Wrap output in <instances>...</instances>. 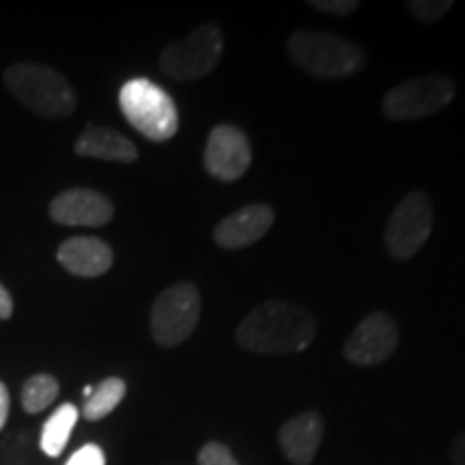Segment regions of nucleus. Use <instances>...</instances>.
I'll return each mask as SVG.
<instances>
[{
	"instance_id": "412c9836",
	"label": "nucleus",
	"mask_w": 465,
	"mask_h": 465,
	"mask_svg": "<svg viewBox=\"0 0 465 465\" xmlns=\"http://www.w3.org/2000/svg\"><path fill=\"white\" fill-rule=\"evenodd\" d=\"M308 7L322 11V14H328V15L345 17V15L356 14L360 3L358 0H308Z\"/></svg>"
},
{
	"instance_id": "f8f14e48",
	"label": "nucleus",
	"mask_w": 465,
	"mask_h": 465,
	"mask_svg": "<svg viewBox=\"0 0 465 465\" xmlns=\"http://www.w3.org/2000/svg\"><path fill=\"white\" fill-rule=\"evenodd\" d=\"M276 213L270 205H248L232 212L213 231V242L224 250H240L259 242L274 224Z\"/></svg>"
},
{
	"instance_id": "6ab92c4d",
	"label": "nucleus",
	"mask_w": 465,
	"mask_h": 465,
	"mask_svg": "<svg viewBox=\"0 0 465 465\" xmlns=\"http://www.w3.org/2000/svg\"><path fill=\"white\" fill-rule=\"evenodd\" d=\"M452 7H455L452 0H410L407 3L410 14L422 25H433V22L441 20Z\"/></svg>"
},
{
	"instance_id": "a878e982",
	"label": "nucleus",
	"mask_w": 465,
	"mask_h": 465,
	"mask_svg": "<svg viewBox=\"0 0 465 465\" xmlns=\"http://www.w3.org/2000/svg\"><path fill=\"white\" fill-rule=\"evenodd\" d=\"M93 391H95V388L86 386V388H84V391H83V392H84V397H86V399H89V397H91V394H93Z\"/></svg>"
},
{
	"instance_id": "1a4fd4ad",
	"label": "nucleus",
	"mask_w": 465,
	"mask_h": 465,
	"mask_svg": "<svg viewBox=\"0 0 465 465\" xmlns=\"http://www.w3.org/2000/svg\"><path fill=\"white\" fill-rule=\"evenodd\" d=\"M399 345V328L388 312H373L358 323L349 334L342 353L358 366H375L386 362Z\"/></svg>"
},
{
	"instance_id": "6e6552de",
	"label": "nucleus",
	"mask_w": 465,
	"mask_h": 465,
	"mask_svg": "<svg viewBox=\"0 0 465 465\" xmlns=\"http://www.w3.org/2000/svg\"><path fill=\"white\" fill-rule=\"evenodd\" d=\"M433 231V203L427 192L414 190L405 194L388 220L383 242L394 259H411L418 254Z\"/></svg>"
},
{
	"instance_id": "dca6fc26",
	"label": "nucleus",
	"mask_w": 465,
	"mask_h": 465,
	"mask_svg": "<svg viewBox=\"0 0 465 465\" xmlns=\"http://www.w3.org/2000/svg\"><path fill=\"white\" fill-rule=\"evenodd\" d=\"M75 422H78V407L72 403L58 407L54 414L48 418L42 431V450L45 455L58 457L65 450Z\"/></svg>"
},
{
	"instance_id": "a211bd4d",
	"label": "nucleus",
	"mask_w": 465,
	"mask_h": 465,
	"mask_svg": "<svg viewBox=\"0 0 465 465\" xmlns=\"http://www.w3.org/2000/svg\"><path fill=\"white\" fill-rule=\"evenodd\" d=\"M58 394V381L52 375H35L22 388V407L28 414H39Z\"/></svg>"
},
{
	"instance_id": "ddd939ff",
	"label": "nucleus",
	"mask_w": 465,
	"mask_h": 465,
	"mask_svg": "<svg viewBox=\"0 0 465 465\" xmlns=\"http://www.w3.org/2000/svg\"><path fill=\"white\" fill-rule=\"evenodd\" d=\"M323 438V418L317 411L293 416L278 431V444L293 465H308L315 459Z\"/></svg>"
},
{
	"instance_id": "f257e3e1",
	"label": "nucleus",
	"mask_w": 465,
	"mask_h": 465,
	"mask_svg": "<svg viewBox=\"0 0 465 465\" xmlns=\"http://www.w3.org/2000/svg\"><path fill=\"white\" fill-rule=\"evenodd\" d=\"M317 322L311 311L282 300H267L254 306L235 332V341L250 353L278 356L311 347Z\"/></svg>"
},
{
	"instance_id": "0eeeda50",
	"label": "nucleus",
	"mask_w": 465,
	"mask_h": 465,
	"mask_svg": "<svg viewBox=\"0 0 465 465\" xmlns=\"http://www.w3.org/2000/svg\"><path fill=\"white\" fill-rule=\"evenodd\" d=\"M224 39L216 25H203L160 54V67L174 80H199L212 74L223 58Z\"/></svg>"
},
{
	"instance_id": "5701e85b",
	"label": "nucleus",
	"mask_w": 465,
	"mask_h": 465,
	"mask_svg": "<svg viewBox=\"0 0 465 465\" xmlns=\"http://www.w3.org/2000/svg\"><path fill=\"white\" fill-rule=\"evenodd\" d=\"M452 465H465V433H459L450 444Z\"/></svg>"
},
{
	"instance_id": "4be33fe9",
	"label": "nucleus",
	"mask_w": 465,
	"mask_h": 465,
	"mask_svg": "<svg viewBox=\"0 0 465 465\" xmlns=\"http://www.w3.org/2000/svg\"><path fill=\"white\" fill-rule=\"evenodd\" d=\"M65 465H106L104 450L95 444H86L80 450H75Z\"/></svg>"
},
{
	"instance_id": "aec40b11",
	"label": "nucleus",
	"mask_w": 465,
	"mask_h": 465,
	"mask_svg": "<svg viewBox=\"0 0 465 465\" xmlns=\"http://www.w3.org/2000/svg\"><path fill=\"white\" fill-rule=\"evenodd\" d=\"M199 465H240L232 452L220 441H209L199 452Z\"/></svg>"
},
{
	"instance_id": "393cba45",
	"label": "nucleus",
	"mask_w": 465,
	"mask_h": 465,
	"mask_svg": "<svg viewBox=\"0 0 465 465\" xmlns=\"http://www.w3.org/2000/svg\"><path fill=\"white\" fill-rule=\"evenodd\" d=\"M9 416V391L3 381H0V429L5 427Z\"/></svg>"
},
{
	"instance_id": "39448f33",
	"label": "nucleus",
	"mask_w": 465,
	"mask_h": 465,
	"mask_svg": "<svg viewBox=\"0 0 465 465\" xmlns=\"http://www.w3.org/2000/svg\"><path fill=\"white\" fill-rule=\"evenodd\" d=\"M457 84L450 75L429 74L405 80L386 93L381 110L388 119L411 121L431 116L455 100Z\"/></svg>"
},
{
	"instance_id": "f03ea898",
	"label": "nucleus",
	"mask_w": 465,
	"mask_h": 465,
	"mask_svg": "<svg viewBox=\"0 0 465 465\" xmlns=\"http://www.w3.org/2000/svg\"><path fill=\"white\" fill-rule=\"evenodd\" d=\"M291 61L315 78H349L366 65L358 44L334 33L298 31L289 37Z\"/></svg>"
},
{
	"instance_id": "4468645a",
	"label": "nucleus",
	"mask_w": 465,
	"mask_h": 465,
	"mask_svg": "<svg viewBox=\"0 0 465 465\" xmlns=\"http://www.w3.org/2000/svg\"><path fill=\"white\" fill-rule=\"evenodd\" d=\"M56 259L69 274L83 278L106 274L114 261L113 248L97 237H72V240L61 243Z\"/></svg>"
},
{
	"instance_id": "20e7f679",
	"label": "nucleus",
	"mask_w": 465,
	"mask_h": 465,
	"mask_svg": "<svg viewBox=\"0 0 465 465\" xmlns=\"http://www.w3.org/2000/svg\"><path fill=\"white\" fill-rule=\"evenodd\" d=\"M119 106L134 130L149 141H171L179 130V113L171 95L147 78H134L121 86Z\"/></svg>"
},
{
	"instance_id": "423d86ee",
	"label": "nucleus",
	"mask_w": 465,
	"mask_h": 465,
	"mask_svg": "<svg viewBox=\"0 0 465 465\" xmlns=\"http://www.w3.org/2000/svg\"><path fill=\"white\" fill-rule=\"evenodd\" d=\"M201 317V295L192 282L162 291L151 308V334L162 347H177L194 332Z\"/></svg>"
},
{
	"instance_id": "2eb2a0df",
	"label": "nucleus",
	"mask_w": 465,
	"mask_h": 465,
	"mask_svg": "<svg viewBox=\"0 0 465 465\" xmlns=\"http://www.w3.org/2000/svg\"><path fill=\"white\" fill-rule=\"evenodd\" d=\"M75 153L84 155V158L121 162V164H132L138 158L136 144L130 138L100 125L84 127V132L75 141Z\"/></svg>"
},
{
	"instance_id": "7ed1b4c3",
	"label": "nucleus",
	"mask_w": 465,
	"mask_h": 465,
	"mask_svg": "<svg viewBox=\"0 0 465 465\" xmlns=\"http://www.w3.org/2000/svg\"><path fill=\"white\" fill-rule=\"evenodd\" d=\"M5 84L26 108L48 119L69 116L78 104L65 75L45 65L17 63L5 72Z\"/></svg>"
},
{
	"instance_id": "9d476101",
	"label": "nucleus",
	"mask_w": 465,
	"mask_h": 465,
	"mask_svg": "<svg viewBox=\"0 0 465 465\" xmlns=\"http://www.w3.org/2000/svg\"><path fill=\"white\" fill-rule=\"evenodd\" d=\"M205 171L218 182H237L252 162V149L240 127L216 125L205 147Z\"/></svg>"
},
{
	"instance_id": "9b49d317",
	"label": "nucleus",
	"mask_w": 465,
	"mask_h": 465,
	"mask_svg": "<svg viewBox=\"0 0 465 465\" xmlns=\"http://www.w3.org/2000/svg\"><path fill=\"white\" fill-rule=\"evenodd\" d=\"M54 223L65 226H104L114 216V207L102 192L74 188L61 192L50 205Z\"/></svg>"
},
{
	"instance_id": "f3484780",
	"label": "nucleus",
	"mask_w": 465,
	"mask_h": 465,
	"mask_svg": "<svg viewBox=\"0 0 465 465\" xmlns=\"http://www.w3.org/2000/svg\"><path fill=\"white\" fill-rule=\"evenodd\" d=\"M125 392L127 386L124 380H119V377H108V380H104L100 386L93 391L91 397L86 399V403L83 407V416L91 422L102 420V418L113 414L114 407L125 399Z\"/></svg>"
},
{
	"instance_id": "b1692460",
	"label": "nucleus",
	"mask_w": 465,
	"mask_h": 465,
	"mask_svg": "<svg viewBox=\"0 0 465 465\" xmlns=\"http://www.w3.org/2000/svg\"><path fill=\"white\" fill-rule=\"evenodd\" d=\"M14 315V300H11L9 291L0 284V322Z\"/></svg>"
}]
</instances>
